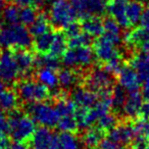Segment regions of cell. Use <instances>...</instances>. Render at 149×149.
<instances>
[{
	"label": "cell",
	"instance_id": "obj_1",
	"mask_svg": "<svg viewBox=\"0 0 149 149\" xmlns=\"http://www.w3.org/2000/svg\"><path fill=\"white\" fill-rule=\"evenodd\" d=\"M26 26L11 24L0 27V48L27 49L32 45V37Z\"/></svg>",
	"mask_w": 149,
	"mask_h": 149
},
{
	"label": "cell",
	"instance_id": "obj_2",
	"mask_svg": "<svg viewBox=\"0 0 149 149\" xmlns=\"http://www.w3.org/2000/svg\"><path fill=\"white\" fill-rule=\"evenodd\" d=\"M9 134L15 142H25L31 139L36 130L35 122L29 116L19 110L11 111L8 118Z\"/></svg>",
	"mask_w": 149,
	"mask_h": 149
},
{
	"label": "cell",
	"instance_id": "obj_3",
	"mask_svg": "<svg viewBox=\"0 0 149 149\" xmlns=\"http://www.w3.org/2000/svg\"><path fill=\"white\" fill-rule=\"evenodd\" d=\"M48 19L55 28L65 29L76 22L77 13L68 0H52L48 8Z\"/></svg>",
	"mask_w": 149,
	"mask_h": 149
},
{
	"label": "cell",
	"instance_id": "obj_4",
	"mask_svg": "<svg viewBox=\"0 0 149 149\" xmlns=\"http://www.w3.org/2000/svg\"><path fill=\"white\" fill-rule=\"evenodd\" d=\"M17 94L26 103L45 101L50 96V90L37 80H22L17 84Z\"/></svg>",
	"mask_w": 149,
	"mask_h": 149
},
{
	"label": "cell",
	"instance_id": "obj_5",
	"mask_svg": "<svg viewBox=\"0 0 149 149\" xmlns=\"http://www.w3.org/2000/svg\"><path fill=\"white\" fill-rule=\"evenodd\" d=\"M28 104L29 105L27 106V113L33 118L35 123L50 129L57 126L59 114L55 106L43 101Z\"/></svg>",
	"mask_w": 149,
	"mask_h": 149
},
{
	"label": "cell",
	"instance_id": "obj_6",
	"mask_svg": "<svg viewBox=\"0 0 149 149\" xmlns=\"http://www.w3.org/2000/svg\"><path fill=\"white\" fill-rule=\"evenodd\" d=\"M94 51L89 46L70 48L62 54V63L66 68H87L94 61Z\"/></svg>",
	"mask_w": 149,
	"mask_h": 149
},
{
	"label": "cell",
	"instance_id": "obj_7",
	"mask_svg": "<svg viewBox=\"0 0 149 149\" xmlns=\"http://www.w3.org/2000/svg\"><path fill=\"white\" fill-rule=\"evenodd\" d=\"M86 86L88 89L101 94L112 90L113 85V74L102 68H95L87 74Z\"/></svg>",
	"mask_w": 149,
	"mask_h": 149
},
{
	"label": "cell",
	"instance_id": "obj_8",
	"mask_svg": "<svg viewBox=\"0 0 149 149\" xmlns=\"http://www.w3.org/2000/svg\"><path fill=\"white\" fill-rule=\"evenodd\" d=\"M70 2L77 17L84 19L103 15L107 9L108 0H72Z\"/></svg>",
	"mask_w": 149,
	"mask_h": 149
},
{
	"label": "cell",
	"instance_id": "obj_9",
	"mask_svg": "<svg viewBox=\"0 0 149 149\" xmlns=\"http://www.w3.org/2000/svg\"><path fill=\"white\" fill-rule=\"evenodd\" d=\"M116 46L113 42L101 35L94 43V55L104 64L114 59H120L122 55Z\"/></svg>",
	"mask_w": 149,
	"mask_h": 149
},
{
	"label": "cell",
	"instance_id": "obj_10",
	"mask_svg": "<svg viewBox=\"0 0 149 149\" xmlns=\"http://www.w3.org/2000/svg\"><path fill=\"white\" fill-rule=\"evenodd\" d=\"M21 76L15 54L5 50L0 54V77L4 83L13 84Z\"/></svg>",
	"mask_w": 149,
	"mask_h": 149
},
{
	"label": "cell",
	"instance_id": "obj_11",
	"mask_svg": "<svg viewBox=\"0 0 149 149\" xmlns=\"http://www.w3.org/2000/svg\"><path fill=\"white\" fill-rule=\"evenodd\" d=\"M118 85L128 92L138 91L141 86V80L132 65H123L118 74Z\"/></svg>",
	"mask_w": 149,
	"mask_h": 149
},
{
	"label": "cell",
	"instance_id": "obj_12",
	"mask_svg": "<svg viewBox=\"0 0 149 149\" xmlns=\"http://www.w3.org/2000/svg\"><path fill=\"white\" fill-rule=\"evenodd\" d=\"M129 0H108L107 9L111 17L122 28L128 29L131 27L127 17V6Z\"/></svg>",
	"mask_w": 149,
	"mask_h": 149
},
{
	"label": "cell",
	"instance_id": "obj_13",
	"mask_svg": "<svg viewBox=\"0 0 149 149\" xmlns=\"http://www.w3.org/2000/svg\"><path fill=\"white\" fill-rule=\"evenodd\" d=\"M137 132L135 129V125L131 124H120L109 131L108 138L111 139L116 144H129L133 141L134 137L136 136Z\"/></svg>",
	"mask_w": 149,
	"mask_h": 149
},
{
	"label": "cell",
	"instance_id": "obj_14",
	"mask_svg": "<svg viewBox=\"0 0 149 149\" xmlns=\"http://www.w3.org/2000/svg\"><path fill=\"white\" fill-rule=\"evenodd\" d=\"M98 99L99 95L88 88H74L72 93V100L78 108L93 107Z\"/></svg>",
	"mask_w": 149,
	"mask_h": 149
},
{
	"label": "cell",
	"instance_id": "obj_15",
	"mask_svg": "<svg viewBox=\"0 0 149 149\" xmlns=\"http://www.w3.org/2000/svg\"><path fill=\"white\" fill-rule=\"evenodd\" d=\"M55 134L47 127H41L34 132L32 139V149H53Z\"/></svg>",
	"mask_w": 149,
	"mask_h": 149
},
{
	"label": "cell",
	"instance_id": "obj_16",
	"mask_svg": "<svg viewBox=\"0 0 149 149\" xmlns=\"http://www.w3.org/2000/svg\"><path fill=\"white\" fill-rule=\"evenodd\" d=\"M142 104L143 96L139 93V91L129 92L120 113L126 116V118H135L137 116L140 114Z\"/></svg>",
	"mask_w": 149,
	"mask_h": 149
},
{
	"label": "cell",
	"instance_id": "obj_17",
	"mask_svg": "<svg viewBox=\"0 0 149 149\" xmlns=\"http://www.w3.org/2000/svg\"><path fill=\"white\" fill-rule=\"evenodd\" d=\"M126 41L127 43L134 47L147 50L149 49V32L143 29L142 27L137 28L127 34Z\"/></svg>",
	"mask_w": 149,
	"mask_h": 149
},
{
	"label": "cell",
	"instance_id": "obj_18",
	"mask_svg": "<svg viewBox=\"0 0 149 149\" xmlns=\"http://www.w3.org/2000/svg\"><path fill=\"white\" fill-rule=\"evenodd\" d=\"M131 65L135 68L142 83L149 81V56L146 52L142 50V52L134 55L131 60Z\"/></svg>",
	"mask_w": 149,
	"mask_h": 149
},
{
	"label": "cell",
	"instance_id": "obj_19",
	"mask_svg": "<svg viewBox=\"0 0 149 149\" xmlns=\"http://www.w3.org/2000/svg\"><path fill=\"white\" fill-rule=\"evenodd\" d=\"M13 54H15L21 74L28 76L29 74H31L35 65V57L33 54L27 49H17Z\"/></svg>",
	"mask_w": 149,
	"mask_h": 149
},
{
	"label": "cell",
	"instance_id": "obj_20",
	"mask_svg": "<svg viewBox=\"0 0 149 149\" xmlns=\"http://www.w3.org/2000/svg\"><path fill=\"white\" fill-rule=\"evenodd\" d=\"M81 144L74 133L61 132L55 134L53 149H80Z\"/></svg>",
	"mask_w": 149,
	"mask_h": 149
},
{
	"label": "cell",
	"instance_id": "obj_21",
	"mask_svg": "<svg viewBox=\"0 0 149 149\" xmlns=\"http://www.w3.org/2000/svg\"><path fill=\"white\" fill-rule=\"evenodd\" d=\"M104 139V131L99 127H89L82 136V143L89 149H93Z\"/></svg>",
	"mask_w": 149,
	"mask_h": 149
},
{
	"label": "cell",
	"instance_id": "obj_22",
	"mask_svg": "<svg viewBox=\"0 0 149 149\" xmlns=\"http://www.w3.org/2000/svg\"><path fill=\"white\" fill-rule=\"evenodd\" d=\"M37 81L45 85L49 90H56L59 86L58 83V76L55 70L48 68H39L37 72Z\"/></svg>",
	"mask_w": 149,
	"mask_h": 149
},
{
	"label": "cell",
	"instance_id": "obj_23",
	"mask_svg": "<svg viewBox=\"0 0 149 149\" xmlns=\"http://www.w3.org/2000/svg\"><path fill=\"white\" fill-rule=\"evenodd\" d=\"M83 32L88 34L91 37H100L104 32L103 22L99 17H90L83 19L81 25Z\"/></svg>",
	"mask_w": 149,
	"mask_h": 149
},
{
	"label": "cell",
	"instance_id": "obj_24",
	"mask_svg": "<svg viewBox=\"0 0 149 149\" xmlns=\"http://www.w3.org/2000/svg\"><path fill=\"white\" fill-rule=\"evenodd\" d=\"M58 83L62 89H70L74 87L80 81V74L72 68H65L59 70L57 74Z\"/></svg>",
	"mask_w": 149,
	"mask_h": 149
},
{
	"label": "cell",
	"instance_id": "obj_25",
	"mask_svg": "<svg viewBox=\"0 0 149 149\" xmlns=\"http://www.w3.org/2000/svg\"><path fill=\"white\" fill-rule=\"evenodd\" d=\"M104 32L102 35L109 39L111 42H113L116 45H120L122 43V32H120V26L114 21L113 19H106L103 22Z\"/></svg>",
	"mask_w": 149,
	"mask_h": 149
},
{
	"label": "cell",
	"instance_id": "obj_26",
	"mask_svg": "<svg viewBox=\"0 0 149 149\" xmlns=\"http://www.w3.org/2000/svg\"><path fill=\"white\" fill-rule=\"evenodd\" d=\"M19 104V96L10 89H3L0 92V108L5 112L15 110Z\"/></svg>",
	"mask_w": 149,
	"mask_h": 149
},
{
	"label": "cell",
	"instance_id": "obj_27",
	"mask_svg": "<svg viewBox=\"0 0 149 149\" xmlns=\"http://www.w3.org/2000/svg\"><path fill=\"white\" fill-rule=\"evenodd\" d=\"M144 13L143 2L139 0H129L127 6V17L131 26H136L140 23V19Z\"/></svg>",
	"mask_w": 149,
	"mask_h": 149
},
{
	"label": "cell",
	"instance_id": "obj_28",
	"mask_svg": "<svg viewBox=\"0 0 149 149\" xmlns=\"http://www.w3.org/2000/svg\"><path fill=\"white\" fill-rule=\"evenodd\" d=\"M68 46V38H66L65 34L61 33V32H56L53 35V39H52V43L48 53L59 57V56H62V54L66 51Z\"/></svg>",
	"mask_w": 149,
	"mask_h": 149
},
{
	"label": "cell",
	"instance_id": "obj_29",
	"mask_svg": "<svg viewBox=\"0 0 149 149\" xmlns=\"http://www.w3.org/2000/svg\"><path fill=\"white\" fill-rule=\"evenodd\" d=\"M50 31V21L45 15H39L33 24L30 26V34L34 37L47 33Z\"/></svg>",
	"mask_w": 149,
	"mask_h": 149
},
{
	"label": "cell",
	"instance_id": "obj_30",
	"mask_svg": "<svg viewBox=\"0 0 149 149\" xmlns=\"http://www.w3.org/2000/svg\"><path fill=\"white\" fill-rule=\"evenodd\" d=\"M55 108L59 114V118L64 116H74L77 110V106L72 99H68L61 96H58Z\"/></svg>",
	"mask_w": 149,
	"mask_h": 149
},
{
	"label": "cell",
	"instance_id": "obj_31",
	"mask_svg": "<svg viewBox=\"0 0 149 149\" xmlns=\"http://www.w3.org/2000/svg\"><path fill=\"white\" fill-rule=\"evenodd\" d=\"M54 33L52 32H47V33L40 35L38 37H35V42H34V47H35L36 51L39 54H45L48 53L50 50V46L52 43V39H53Z\"/></svg>",
	"mask_w": 149,
	"mask_h": 149
},
{
	"label": "cell",
	"instance_id": "obj_32",
	"mask_svg": "<svg viewBox=\"0 0 149 149\" xmlns=\"http://www.w3.org/2000/svg\"><path fill=\"white\" fill-rule=\"evenodd\" d=\"M35 65L38 68H59L60 61L57 56H54L50 53L39 54V56L35 57Z\"/></svg>",
	"mask_w": 149,
	"mask_h": 149
},
{
	"label": "cell",
	"instance_id": "obj_33",
	"mask_svg": "<svg viewBox=\"0 0 149 149\" xmlns=\"http://www.w3.org/2000/svg\"><path fill=\"white\" fill-rule=\"evenodd\" d=\"M127 98V91L123 89L120 85L116 86L111 92V101H112V108L116 112L122 111V108Z\"/></svg>",
	"mask_w": 149,
	"mask_h": 149
},
{
	"label": "cell",
	"instance_id": "obj_34",
	"mask_svg": "<svg viewBox=\"0 0 149 149\" xmlns=\"http://www.w3.org/2000/svg\"><path fill=\"white\" fill-rule=\"evenodd\" d=\"M57 127L61 132L74 133L78 130V122L76 116H60L57 123Z\"/></svg>",
	"mask_w": 149,
	"mask_h": 149
},
{
	"label": "cell",
	"instance_id": "obj_35",
	"mask_svg": "<svg viewBox=\"0 0 149 149\" xmlns=\"http://www.w3.org/2000/svg\"><path fill=\"white\" fill-rule=\"evenodd\" d=\"M38 17L36 7L24 6L19 9V22L24 26H31Z\"/></svg>",
	"mask_w": 149,
	"mask_h": 149
},
{
	"label": "cell",
	"instance_id": "obj_36",
	"mask_svg": "<svg viewBox=\"0 0 149 149\" xmlns=\"http://www.w3.org/2000/svg\"><path fill=\"white\" fill-rule=\"evenodd\" d=\"M2 19L8 25L17 24L19 22V8L15 4L5 6L2 11Z\"/></svg>",
	"mask_w": 149,
	"mask_h": 149
},
{
	"label": "cell",
	"instance_id": "obj_37",
	"mask_svg": "<svg viewBox=\"0 0 149 149\" xmlns=\"http://www.w3.org/2000/svg\"><path fill=\"white\" fill-rule=\"evenodd\" d=\"M91 36L86 34L85 32H80L77 35L68 38V44L70 48L83 47V46H89L91 43Z\"/></svg>",
	"mask_w": 149,
	"mask_h": 149
},
{
	"label": "cell",
	"instance_id": "obj_38",
	"mask_svg": "<svg viewBox=\"0 0 149 149\" xmlns=\"http://www.w3.org/2000/svg\"><path fill=\"white\" fill-rule=\"evenodd\" d=\"M97 124L98 127L103 131H110L113 127L118 125V118L114 114L107 112L98 118Z\"/></svg>",
	"mask_w": 149,
	"mask_h": 149
},
{
	"label": "cell",
	"instance_id": "obj_39",
	"mask_svg": "<svg viewBox=\"0 0 149 149\" xmlns=\"http://www.w3.org/2000/svg\"><path fill=\"white\" fill-rule=\"evenodd\" d=\"M133 149H146L147 145L149 144V138L144 134L137 133L132 141Z\"/></svg>",
	"mask_w": 149,
	"mask_h": 149
},
{
	"label": "cell",
	"instance_id": "obj_40",
	"mask_svg": "<svg viewBox=\"0 0 149 149\" xmlns=\"http://www.w3.org/2000/svg\"><path fill=\"white\" fill-rule=\"evenodd\" d=\"M135 129H136L137 133L140 134H144L149 138V120H142L138 122L135 125Z\"/></svg>",
	"mask_w": 149,
	"mask_h": 149
},
{
	"label": "cell",
	"instance_id": "obj_41",
	"mask_svg": "<svg viewBox=\"0 0 149 149\" xmlns=\"http://www.w3.org/2000/svg\"><path fill=\"white\" fill-rule=\"evenodd\" d=\"M9 133L8 118L3 112H0V135H6Z\"/></svg>",
	"mask_w": 149,
	"mask_h": 149
},
{
	"label": "cell",
	"instance_id": "obj_42",
	"mask_svg": "<svg viewBox=\"0 0 149 149\" xmlns=\"http://www.w3.org/2000/svg\"><path fill=\"white\" fill-rule=\"evenodd\" d=\"M64 30H65L64 34H65L66 38H70V37H72V36L79 34L80 32H82L81 26L78 25L76 22H74V23H72V24H70V26H68V27H66Z\"/></svg>",
	"mask_w": 149,
	"mask_h": 149
},
{
	"label": "cell",
	"instance_id": "obj_43",
	"mask_svg": "<svg viewBox=\"0 0 149 149\" xmlns=\"http://www.w3.org/2000/svg\"><path fill=\"white\" fill-rule=\"evenodd\" d=\"M15 4L21 7H24V6L38 7L43 4L44 0H15Z\"/></svg>",
	"mask_w": 149,
	"mask_h": 149
},
{
	"label": "cell",
	"instance_id": "obj_44",
	"mask_svg": "<svg viewBox=\"0 0 149 149\" xmlns=\"http://www.w3.org/2000/svg\"><path fill=\"white\" fill-rule=\"evenodd\" d=\"M118 144H116L111 139L106 138V139H103V140L100 142L99 146H100V149H118Z\"/></svg>",
	"mask_w": 149,
	"mask_h": 149
},
{
	"label": "cell",
	"instance_id": "obj_45",
	"mask_svg": "<svg viewBox=\"0 0 149 149\" xmlns=\"http://www.w3.org/2000/svg\"><path fill=\"white\" fill-rule=\"evenodd\" d=\"M141 27L143 29H145L146 31L149 32V8H147L146 10H144L142 15V17L140 19Z\"/></svg>",
	"mask_w": 149,
	"mask_h": 149
},
{
	"label": "cell",
	"instance_id": "obj_46",
	"mask_svg": "<svg viewBox=\"0 0 149 149\" xmlns=\"http://www.w3.org/2000/svg\"><path fill=\"white\" fill-rule=\"evenodd\" d=\"M140 114H142L145 120H149V101H146L144 104H142Z\"/></svg>",
	"mask_w": 149,
	"mask_h": 149
},
{
	"label": "cell",
	"instance_id": "obj_47",
	"mask_svg": "<svg viewBox=\"0 0 149 149\" xmlns=\"http://www.w3.org/2000/svg\"><path fill=\"white\" fill-rule=\"evenodd\" d=\"M9 146L8 139L5 135H0V149H7Z\"/></svg>",
	"mask_w": 149,
	"mask_h": 149
},
{
	"label": "cell",
	"instance_id": "obj_48",
	"mask_svg": "<svg viewBox=\"0 0 149 149\" xmlns=\"http://www.w3.org/2000/svg\"><path fill=\"white\" fill-rule=\"evenodd\" d=\"M7 149H31L28 145L24 144L23 142H15V144L9 145Z\"/></svg>",
	"mask_w": 149,
	"mask_h": 149
},
{
	"label": "cell",
	"instance_id": "obj_49",
	"mask_svg": "<svg viewBox=\"0 0 149 149\" xmlns=\"http://www.w3.org/2000/svg\"><path fill=\"white\" fill-rule=\"evenodd\" d=\"M142 96L143 99H145L146 101H149V81L144 83V88L142 91Z\"/></svg>",
	"mask_w": 149,
	"mask_h": 149
},
{
	"label": "cell",
	"instance_id": "obj_50",
	"mask_svg": "<svg viewBox=\"0 0 149 149\" xmlns=\"http://www.w3.org/2000/svg\"><path fill=\"white\" fill-rule=\"evenodd\" d=\"M4 7H5V1L4 0H0V13L3 11Z\"/></svg>",
	"mask_w": 149,
	"mask_h": 149
},
{
	"label": "cell",
	"instance_id": "obj_51",
	"mask_svg": "<svg viewBox=\"0 0 149 149\" xmlns=\"http://www.w3.org/2000/svg\"><path fill=\"white\" fill-rule=\"evenodd\" d=\"M143 51H145V52H146V53H147V55L149 56V49H147V50H143Z\"/></svg>",
	"mask_w": 149,
	"mask_h": 149
},
{
	"label": "cell",
	"instance_id": "obj_52",
	"mask_svg": "<svg viewBox=\"0 0 149 149\" xmlns=\"http://www.w3.org/2000/svg\"><path fill=\"white\" fill-rule=\"evenodd\" d=\"M118 149H129V148H127V147H118Z\"/></svg>",
	"mask_w": 149,
	"mask_h": 149
},
{
	"label": "cell",
	"instance_id": "obj_53",
	"mask_svg": "<svg viewBox=\"0 0 149 149\" xmlns=\"http://www.w3.org/2000/svg\"><path fill=\"white\" fill-rule=\"evenodd\" d=\"M146 149H149V144L147 145V147H146Z\"/></svg>",
	"mask_w": 149,
	"mask_h": 149
},
{
	"label": "cell",
	"instance_id": "obj_54",
	"mask_svg": "<svg viewBox=\"0 0 149 149\" xmlns=\"http://www.w3.org/2000/svg\"><path fill=\"white\" fill-rule=\"evenodd\" d=\"M1 26H2V24H1V22H0V27H1Z\"/></svg>",
	"mask_w": 149,
	"mask_h": 149
},
{
	"label": "cell",
	"instance_id": "obj_55",
	"mask_svg": "<svg viewBox=\"0 0 149 149\" xmlns=\"http://www.w3.org/2000/svg\"><path fill=\"white\" fill-rule=\"evenodd\" d=\"M93 149H95V148H93ZM99 149H100V148H99Z\"/></svg>",
	"mask_w": 149,
	"mask_h": 149
}]
</instances>
